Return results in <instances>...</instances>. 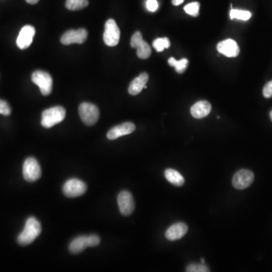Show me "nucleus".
<instances>
[{
    "label": "nucleus",
    "instance_id": "obj_6",
    "mask_svg": "<svg viewBox=\"0 0 272 272\" xmlns=\"http://www.w3.org/2000/svg\"><path fill=\"white\" fill-rule=\"evenodd\" d=\"M32 82L38 86L40 91L44 96L51 94L52 91L53 80L48 73L44 71H37L33 73Z\"/></svg>",
    "mask_w": 272,
    "mask_h": 272
},
{
    "label": "nucleus",
    "instance_id": "obj_13",
    "mask_svg": "<svg viewBox=\"0 0 272 272\" xmlns=\"http://www.w3.org/2000/svg\"><path fill=\"white\" fill-rule=\"evenodd\" d=\"M36 30L33 26L25 25L22 27L17 38L16 44L20 49H26L31 46L35 36Z\"/></svg>",
    "mask_w": 272,
    "mask_h": 272
},
{
    "label": "nucleus",
    "instance_id": "obj_7",
    "mask_svg": "<svg viewBox=\"0 0 272 272\" xmlns=\"http://www.w3.org/2000/svg\"><path fill=\"white\" fill-rule=\"evenodd\" d=\"M103 38L107 46H116L119 44L120 31L114 19H108L106 21Z\"/></svg>",
    "mask_w": 272,
    "mask_h": 272
},
{
    "label": "nucleus",
    "instance_id": "obj_20",
    "mask_svg": "<svg viewBox=\"0 0 272 272\" xmlns=\"http://www.w3.org/2000/svg\"><path fill=\"white\" fill-rule=\"evenodd\" d=\"M168 63L171 67H174L176 68V72L178 74H183L188 66V60L186 58H182L180 61H177L176 58H170Z\"/></svg>",
    "mask_w": 272,
    "mask_h": 272
},
{
    "label": "nucleus",
    "instance_id": "obj_30",
    "mask_svg": "<svg viewBox=\"0 0 272 272\" xmlns=\"http://www.w3.org/2000/svg\"><path fill=\"white\" fill-rule=\"evenodd\" d=\"M39 1H40V0H26V2H27V3L31 4V5H35Z\"/></svg>",
    "mask_w": 272,
    "mask_h": 272
},
{
    "label": "nucleus",
    "instance_id": "obj_19",
    "mask_svg": "<svg viewBox=\"0 0 272 272\" xmlns=\"http://www.w3.org/2000/svg\"><path fill=\"white\" fill-rule=\"evenodd\" d=\"M166 179L167 181H170L173 185L182 186L184 184V179L178 171L173 170V169H167L165 170Z\"/></svg>",
    "mask_w": 272,
    "mask_h": 272
},
{
    "label": "nucleus",
    "instance_id": "obj_25",
    "mask_svg": "<svg viewBox=\"0 0 272 272\" xmlns=\"http://www.w3.org/2000/svg\"><path fill=\"white\" fill-rule=\"evenodd\" d=\"M186 272H209L210 269L207 266L201 264H190L186 268Z\"/></svg>",
    "mask_w": 272,
    "mask_h": 272
},
{
    "label": "nucleus",
    "instance_id": "obj_18",
    "mask_svg": "<svg viewBox=\"0 0 272 272\" xmlns=\"http://www.w3.org/2000/svg\"><path fill=\"white\" fill-rule=\"evenodd\" d=\"M148 80V74L147 73H142V74H140L138 77H136L131 82V84L129 87V93L131 95H136V94H139L141 90L145 87Z\"/></svg>",
    "mask_w": 272,
    "mask_h": 272
},
{
    "label": "nucleus",
    "instance_id": "obj_2",
    "mask_svg": "<svg viewBox=\"0 0 272 272\" xmlns=\"http://www.w3.org/2000/svg\"><path fill=\"white\" fill-rule=\"evenodd\" d=\"M66 117V111L61 106H55L46 109L43 112L41 125L44 128L49 129L60 124Z\"/></svg>",
    "mask_w": 272,
    "mask_h": 272
},
{
    "label": "nucleus",
    "instance_id": "obj_5",
    "mask_svg": "<svg viewBox=\"0 0 272 272\" xmlns=\"http://www.w3.org/2000/svg\"><path fill=\"white\" fill-rule=\"evenodd\" d=\"M42 176V170L37 159L29 157L23 164V176L28 182L37 181Z\"/></svg>",
    "mask_w": 272,
    "mask_h": 272
},
{
    "label": "nucleus",
    "instance_id": "obj_9",
    "mask_svg": "<svg viewBox=\"0 0 272 272\" xmlns=\"http://www.w3.org/2000/svg\"><path fill=\"white\" fill-rule=\"evenodd\" d=\"M131 46L137 48V55L141 59H147L151 56V47L143 40L142 35L139 31L135 33L132 37Z\"/></svg>",
    "mask_w": 272,
    "mask_h": 272
},
{
    "label": "nucleus",
    "instance_id": "obj_12",
    "mask_svg": "<svg viewBox=\"0 0 272 272\" xmlns=\"http://www.w3.org/2000/svg\"><path fill=\"white\" fill-rule=\"evenodd\" d=\"M119 210L123 216H130L135 210V202L131 193L123 190L117 197Z\"/></svg>",
    "mask_w": 272,
    "mask_h": 272
},
{
    "label": "nucleus",
    "instance_id": "obj_26",
    "mask_svg": "<svg viewBox=\"0 0 272 272\" xmlns=\"http://www.w3.org/2000/svg\"><path fill=\"white\" fill-rule=\"evenodd\" d=\"M11 114V109L7 101L0 99V114L4 116H9Z\"/></svg>",
    "mask_w": 272,
    "mask_h": 272
},
{
    "label": "nucleus",
    "instance_id": "obj_32",
    "mask_svg": "<svg viewBox=\"0 0 272 272\" xmlns=\"http://www.w3.org/2000/svg\"><path fill=\"white\" fill-rule=\"evenodd\" d=\"M270 117H271V120H272V111H271V113H270Z\"/></svg>",
    "mask_w": 272,
    "mask_h": 272
},
{
    "label": "nucleus",
    "instance_id": "obj_24",
    "mask_svg": "<svg viewBox=\"0 0 272 272\" xmlns=\"http://www.w3.org/2000/svg\"><path fill=\"white\" fill-rule=\"evenodd\" d=\"M184 9L188 15L193 17H197L199 15L200 3L197 2H191V3L184 6Z\"/></svg>",
    "mask_w": 272,
    "mask_h": 272
},
{
    "label": "nucleus",
    "instance_id": "obj_17",
    "mask_svg": "<svg viewBox=\"0 0 272 272\" xmlns=\"http://www.w3.org/2000/svg\"><path fill=\"white\" fill-rule=\"evenodd\" d=\"M212 106L207 101H200L190 108V114L196 119H202L207 117L211 112Z\"/></svg>",
    "mask_w": 272,
    "mask_h": 272
},
{
    "label": "nucleus",
    "instance_id": "obj_22",
    "mask_svg": "<svg viewBox=\"0 0 272 272\" xmlns=\"http://www.w3.org/2000/svg\"><path fill=\"white\" fill-rule=\"evenodd\" d=\"M251 16V12L248 11L231 8L230 11V18L231 20L238 19L242 20V21H248Z\"/></svg>",
    "mask_w": 272,
    "mask_h": 272
},
{
    "label": "nucleus",
    "instance_id": "obj_11",
    "mask_svg": "<svg viewBox=\"0 0 272 272\" xmlns=\"http://www.w3.org/2000/svg\"><path fill=\"white\" fill-rule=\"evenodd\" d=\"M253 172L248 170H241L233 176L232 184L237 190H243L251 185L254 181Z\"/></svg>",
    "mask_w": 272,
    "mask_h": 272
},
{
    "label": "nucleus",
    "instance_id": "obj_23",
    "mask_svg": "<svg viewBox=\"0 0 272 272\" xmlns=\"http://www.w3.org/2000/svg\"><path fill=\"white\" fill-rule=\"evenodd\" d=\"M153 47L155 48L156 51L161 52L163 49L168 48L170 47V41L167 37L163 38L156 39L153 42Z\"/></svg>",
    "mask_w": 272,
    "mask_h": 272
},
{
    "label": "nucleus",
    "instance_id": "obj_14",
    "mask_svg": "<svg viewBox=\"0 0 272 272\" xmlns=\"http://www.w3.org/2000/svg\"><path fill=\"white\" fill-rule=\"evenodd\" d=\"M136 130V126L133 123L127 122L120 125L116 126L109 130L107 134V138L109 140H114L120 138L121 136L131 134Z\"/></svg>",
    "mask_w": 272,
    "mask_h": 272
},
{
    "label": "nucleus",
    "instance_id": "obj_10",
    "mask_svg": "<svg viewBox=\"0 0 272 272\" xmlns=\"http://www.w3.org/2000/svg\"><path fill=\"white\" fill-rule=\"evenodd\" d=\"M88 37V32L84 28L71 30L63 34L61 43L63 45H71L73 44H82L86 42Z\"/></svg>",
    "mask_w": 272,
    "mask_h": 272
},
{
    "label": "nucleus",
    "instance_id": "obj_15",
    "mask_svg": "<svg viewBox=\"0 0 272 272\" xmlns=\"http://www.w3.org/2000/svg\"><path fill=\"white\" fill-rule=\"evenodd\" d=\"M217 50L219 52L228 58L237 57L240 53L238 45L234 40L231 39H227L219 43L217 45Z\"/></svg>",
    "mask_w": 272,
    "mask_h": 272
},
{
    "label": "nucleus",
    "instance_id": "obj_3",
    "mask_svg": "<svg viewBox=\"0 0 272 272\" xmlns=\"http://www.w3.org/2000/svg\"><path fill=\"white\" fill-rule=\"evenodd\" d=\"M100 241V237L94 234L90 236H79L70 243L69 251L72 254H79L87 247H97Z\"/></svg>",
    "mask_w": 272,
    "mask_h": 272
},
{
    "label": "nucleus",
    "instance_id": "obj_4",
    "mask_svg": "<svg viewBox=\"0 0 272 272\" xmlns=\"http://www.w3.org/2000/svg\"><path fill=\"white\" fill-rule=\"evenodd\" d=\"M79 114L84 124L89 127L94 125L99 119V110L98 107L91 103H82L79 107Z\"/></svg>",
    "mask_w": 272,
    "mask_h": 272
},
{
    "label": "nucleus",
    "instance_id": "obj_8",
    "mask_svg": "<svg viewBox=\"0 0 272 272\" xmlns=\"http://www.w3.org/2000/svg\"><path fill=\"white\" fill-rule=\"evenodd\" d=\"M87 190L85 182L77 179L67 180L63 186V192L68 197H77L84 195Z\"/></svg>",
    "mask_w": 272,
    "mask_h": 272
},
{
    "label": "nucleus",
    "instance_id": "obj_27",
    "mask_svg": "<svg viewBox=\"0 0 272 272\" xmlns=\"http://www.w3.org/2000/svg\"><path fill=\"white\" fill-rule=\"evenodd\" d=\"M263 95L265 98H270L272 97V80L269 82L263 89Z\"/></svg>",
    "mask_w": 272,
    "mask_h": 272
},
{
    "label": "nucleus",
    "instance_id": "obj_28",
    "mask_svg": "<svg viewBox=\"0 0 272 272\" xmlns=\"http://www.w3.org/2000/svg\"><path fill=\"white\" fill-rule=\"evenodd\" d=\"M146 6H147L148 11L154 12L158 8V2L157 0H147L146 2Z\"/></svg>",
    "mask_w": 272,
    "mask_h": 272
},
{
    "label": "nucleus",
    "instance_id": "obj_21",
    "mask_svg": "<svg viewBox=\"0 0 272 272\" xmlns=\"http://www.w3.org/2000/svg\"><path fill=\"white\" fill-rule=\"evenodd\" d=\"M88 5V0H66V8L71 11L84 9Z\"/></svg>",
    "mask_w": 272,
    "mask_h": 272
},
{
    "label": "nucleus",
    "instance_id": "obj_1",
    "mask_svg": "<svg viewBox=\"0 0 272 272\" xmlns=\"http://www.w3.org/2000/svg\"><path fill=\"white\" fill-rule=\"evenodd\" d=\"M42 230V227L40 222L34 217H30L27 219L25 223L24 230L18 235L17 241L21 246L32 243L38 237Z\"/></svg>",
    "mask_w": 272,
    "mask_h": 272
},
{
    "label": "nucleus",
    "instance_id": "obj_31",
    "mask_svg": "<svg viewBox=\"0 0 272 272\" xmlns=\"http://www.w3.org/2000/svg\"><path fill=\"white\" fill-rule=\"evenodd\" d=\"M201 263H203V264L205 263V261H204V260H203V259H201Z\"/></svg>",
    "mask_w": 272,
    "mask_h": 272
},
{
    "label": "nucleus",
    "instance_id": "obj_16",
    "mask_svg": "<svg viewBox=\"0 0 272 272\" xmlns=\"http://www.w3.org/2000/svg\"><path fill=\"white\" fill-rule=\"evenodd\" d=\"M187 230H188V227L187 225L183 223H176L167 229L165 233V237H167V240L171 241L180 240L185 235Z\"/></svg>",
    "mask_w": 272,
    "mask_h": 272
},
{
    "label": "nucleus",
    "instance_id": "obj_29",
    "mask_svg": "<svg viewBox=\"0 0 272 272\" xmlns=\"http://www.w3.org/2000/svg\"><path fill=\"white\" fill-rule=\"evenodd\" d=\"M183 2H184V0H172L173 5H176V6L181 5V3H183Z\"/></svg>",
    "mask_w": 272,
    "mask_h": 272
}]
</instances>
